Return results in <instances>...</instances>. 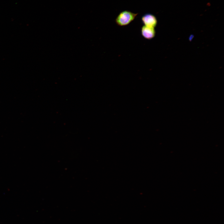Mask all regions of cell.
Instances as JSON below:
<instances>
[{
  "label": "cell",
  "instance_id": "cell-1",
  "mask_svg": "<svg viewBox=\"0 0 224 224\" xmlns=\"http://www.w3.org/2000/svg\"><path fill=\"white\" fill-rule=\"evenodd\" d=\"M138 14L128 10L123 11L118 15L115 22L119 26H127L134 20Z\"/></svg>",
  "mask_w": 224,
  "mask_h": 224
},
{
  "label": "cell",
  "instance_id": "cell-3",
  "mask_svg": "<svg viewBox=\"0 0 224 224\" xmlns=\"http://www.w3.org/2000/svg\"><path fill=\"white\" fill-rule=\"evenodd\" d=\"M141 32L142 36L148 40H150L154 38L156 34L154 28L145 26H143L142 27Z\"/></svg>",
  "mask_w": 224,
  "mask_h": 224
},
{
  "label": "cell",
  "instance_id": "cell-2",
  "mask_svg": "<svg viewBox=\"0 0 224 224\" xmlns=\"http://www.w3.org/2000/svg\"><path fill=\"white\" fill-rule=\"evenodd\" d=\"M142 21L144 26L154 28L157 24V20L154 15L147 13L143 15L141 18Z\"/></svg>",
  "mask_w": 224,
  "mask_h": 224
}]
</instances>
